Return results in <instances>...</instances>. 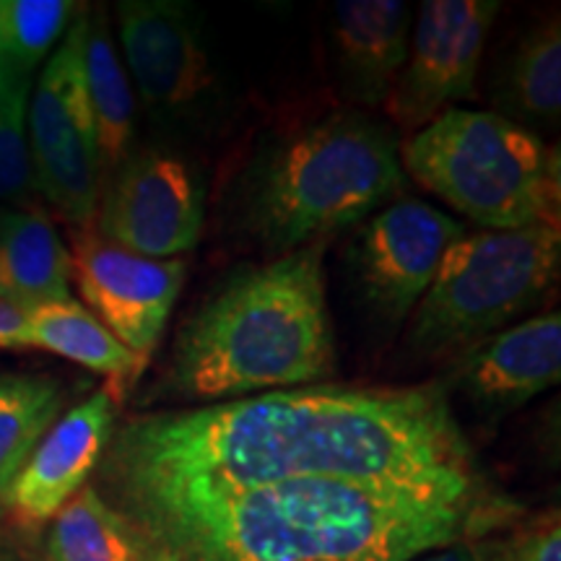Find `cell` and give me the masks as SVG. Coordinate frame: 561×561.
<instances>
[{
	"label": "cell",
	"mask_w": 561,
	"mask_h": 561,
	"mask_svg": "<svg viewBox=\"0 0 561 561\" xmlns=\"http://www.w3.org/2000/svg\"><path fill=\"white\" fill-rule=\"evenodd\" d=\"M100 476L112 500L234 494L294 479L479 476L447 388L273 390L115 426Z\"/></svg>",
	"instance_id": "obj_1"
},
{
	"label": "cell",
	"mask_w": 561,
	"mask_h": 561,
	"mask_svg": "<svg viewBox=\"0 0 561 561\" xmlns=\"http://www.w3.org/2000/svg\"><path fill=\"white\" fill-rule=\"evenodd\" d=\"M151 561H413L520 515L483 476L445 481L294 479L234 494L110 502Z\"/></svg>",
	"instance_id": "obj_2"
},
{
	"label": "cell",
	"mask_w": 561,
	"mask_h": 561,
	"mask_svg": "<svg viewBox=\"0 0 561 561\" xmlns=\"http://www.w3.org/2000/svg\"><path fill=\"white\" fill-rule=\"evenodd\" d=\"M325 244L284 252L214 294L174 341L170 388L187 401L312 388L333 375Z\"/></svg>",
	"instance_id": "obj_3"
},
{
	"label": "cell",
	"mask_w": 561,
	"mask_h": 561,
	"mask_svg": "<svg viewBox=\"0 0 561 561\" xmlns=\"http://www.w3.org/2000/svg\"><path fill=\"white\" fill-rule=\"evenodd\" d=\"M405 172L390 128L356 112L314 123L265 159L250 219L265 244L291 252L322 242L401 198Z\"/></svg>",
	"instance_id": "obj_4"
},
{
	"label": "cell",
	"mask_w": 561,
	"mask_h": 561,
	"mask_svg": "<svg viewBox=\"0 0 561 561\" xmlns=\"http://www.w3.org/2000/svg\"><path fill=\"white\" fill-rule=\"evenodd\" d=\"M401 164L419 185L489 231L559 224L557 149L496 112H442L405 140Z\"/></svg>",
	"instance_id": "obj_5"
},
{
	"label": "cell",
	"mask_w": 561,
	"mask_h": 561,
	"mask_svg": "<svg viewBox=\"0 0 561 561\" xmlns=\"http://www.w3.org/2000/svg\"><path fill=\"white\" fill-rule=\"evenodd\" d=\"M559 265V224L468 231L413 310L411 346L432 356L462 354L528 314L557 284Z\"/></svg>",
	"instance_id": "obj_6"
},
{
	"label": "cell",
	"mask_w": 561,
	"mask_h": 561,
	"mask_svg": "<svg viewBox=\"0 0 561 561\" xmlns=\"http://www.w3.org/2000/svg\"><path fill=\"white\" fill-rule=\"evenodd\" d=\"M87 13L42 66L26 107L34 191L76 229L91 227L102 195V159L83 83Z\"/></svg>",
	"instance_id": "obj_7"
},
{
	"label": "cell",
	"mask_w": 561,
	"mask_h": 561,
	"mask_svg": "<svg viewBox=\"0 0 561 561\" xmlns=\"http://www.w3.org/2000/svg\"><path fill=\"white\" fill-rule=\"evenodd\" d=\"M500 9L496 0H430L419 5L409 55L382 104L392 123L421 130L455 102L471 100Z\"/></svg>",
	"instance_id": "obj_8"
},
{
	"label": "cell",
	"mask_w": 561,
	"mask_h": 561,
	"mask_svg": "<svg viewBox=\"0 0 561 561\" xmlns=\"http://www.w3.org/2000/svg\"><path fill=\"white\" fill-rule=\"evenodd\" d=\"M96 206V231L138 255L172 261L203 231V193L191 167L167 151H140L112 172Z\"/></svg>",
	"instance_id": "obj_9"
},
{
	"label": "cell",
	"mask_w": 561,
	"mask_h": 561,
	"mask_svg": "<svg viewBox=\"0 0 561 561\" xmlns=\"http://www.w3.org/2000/svg\"><path fill=\"white\" fill-rule=\"evenodd\" d=\"M187 263L180 257L157 261L104 240L94 227L73 231L70 280L87 310L149 362L174 310Z\"/></svg>",
	"instance_id": "obj_10"
},
{
	"label": "cell",
	"mask_w": 561,
	"mask_h": 561,
	"mask_svg": "<svg viewBox=\"0 0 561 561\" xmlns=\"http://www.w3.org/2000/svg\"><path fill=\"white\" fill-rule=\"evenodd\" d=\"M468 229L416 198L377 210L351 244V265L367 305L385 322H401L430 291L447 250Z\"/></svg>",
	"instance_id": "obj_11"
},
{
	"label": "cell",
	"mask_w": 561,
	"mask_h": 561,
	"mask_svg": "<svg viewBox=\"0 0 561 561\" xmlns=\"http://www.w3.org/2000/svg\"><path fill=\"white\" fill-rule=\"evenodd\" d=\"M117 24L123 66L151 112L178 115L214 89L198 19L187 5L174 0H123L117 3Z\"/></svg>",
	"instance_id": "obj_12"
},
{
	"label": "cell",
	"mask_w": 561,
	"mask_h": 561,
	"mask_svg": "<svg viewBox=\"0 0 561 561\" xmlns=\"http://www.w3.org/2000/svg\"><path fill=\"white\" fill-rule=\"evenodd\" d=\"M121 398L123 392L107 385L55 419L5 489L3 504L13 523L39 528L87 486L115 432Z\"/></svg>",
	"instance_id": "obj_13"
},
{
	"label": "cell",
	"mask_w": 561,
	"mask_h": 561,
	"mask_svg": "<svg viewBox=\"0 0 561 561\" xmlns=\"http://www.w3.org/2000/svg\"><path fill=\"white\" fill-rule=\"evenodd\" d=\"M561 377V314L543 312L466 348L453 385L483 416L523 409Z\"/></svg>",
	"instance_id": "obj_14"
},
{
	"label": "cell",
	"mask_w": 561,
	"mask_h": 561,
	"mask_svg": "<svg viewBox=\"0 0 561 561\" xmlns=\"http://www.w3.org/2000/svg\"><path fill=\"white\" fill-rule=\"evenodd\" d=\"M413 13L401 0H339L333 5L335 79L362 107L388 102L411 42Z\"/></svg>",
	"instance_id": "obj_15"
},
{
	"label": "cell",
	"mask_w": 561,
	"mask_h": 561,
	"mask_svg": "<svg viewBox=\"0 0 561 561\" xmlns=\"http://www.w3.org/2000/svg\"><path fill=\"white\" fill-rule=\"evenodd\" d=\"M0 299L26 312L73 299L70 252L45 210H5L0 224Z\"/></svg>",
	"instance_id": "obj_16"
},
{
	"label": "cell",
	"mask_w": 561,
	"mask_h": 561,
	"mask_svg": "<svg viewBox=\"0 0 561 561\" xmlns=\"http://www.w3.org/2000/svg\"><path fill=\"white\" fill-rule=\"evenodd\" d=\"M26 348L50 351L62 359L81 364V367L107 377V385L121 392L146 367V359L133 354L81 301L73 299L37 307L30 312Z\"/></svg>",
	"instance_id": "obj_17"
},
{
	"label": "cell",
	"mask_w": 561,
	"mask_h": 561,
	"mask_svg": "<svg viewBox=\"0 0 561 561\" xmlns=\"http://www.w3.org/2000/svg\"><path fill=\"white\" fill-rule=\"evenodd\" d=\"M83 83L91 117H94L96 144H100L102 174L107 178L130 157L133 128H136V94L121 53L112 42L107 19L87 13L83 37Z\"/></svg>",
	"instance_id": "obj_18"
},
{
	"label": "cell",
	"mask_w": 561,
	"mask_h": 561,
	"mask_svg": "<svg viewBox=\"0 0 561 561\" xmlns=\"http://www.w3.org/2000/svg\"><path fill=\"white\" fill-rule=\"evenodd\" d=\"M73 16L70 0H0V100L30 102L39 68Z\"/></svg>",
	"instance_id": "obj_19"
},
{
	"label": "cell",
	"mask_w": 561,
	"mask_h": 561,
	"mask_svg": "<svg viewBox=\"0 0 561 561\" xmlns=\"http://www.w3.org/2000/svg\"><path fill=\"white\" fill-rule=\"evenodd\" d=\"M50 561H151L149 546L96 486H83L47 528Z\"/></svg>",
	"instance_id": "obj_20"
},
{
	"label": "cell",
	"mask_w": 561,
	"mask_h": 561,
	"mask_svg": "<svg viewBox=\"0 0 561 561\" xmlns=\"http://www.w3.org/2000/svg\"><path fill=\"white\" fill-rule=\"evenodd\" d=\"M496 102L507 121L549 128L561 115V32L559 21H543L517 42L502 70Z\"/></svg>",
	"instance_id": "obj_21"
},
{
	"label": "cell",
	"mask_w": 561,
	"mask_h": 561,
	"mask_svg": "<svg viewBox=\"0 0 561 561\" xmlns=\"http://www.w3.org/2000/svg\"><path fill=\"white\" fill-rule=\"evenodd\" d=\"M62 409V388L47 375L0 377V496Z\"/></svg>",
	"instance_id": "obj_22"
},
{
	"label": "cell",
	"mask_w": 561,
	"mask_h": 561,
	"mask_svg": "<svg viewBox=\"0 0 561 561\" xmlns=\"http://www.w3.org/2000/svg\"><path fill=\"white\" fill-rule=\"evenodd\" d=\"M26 107L30 102L0 100V203H26L34 193Z\"/></svg>",
	"instance_id": "obj_23"
},
{
	"label": "cell",
	"mask_w": 561,
	"mask_h": 561,
	"mask_svg": "<svg viewBox=\"0 0 561 561\" xmlns=\"http://www.w3.org/2000/svg\"><path fill=\"white\" fill-rule=\"evenodd\" d=\"M496 543H500L502 561H561L559 512L549 510L528 517Z\"/></svg>",
	"instance_id": "obj_24"
},
{
	"label": "cell",
	"mask_w": 561,
	"mask_h": 561,
	"mask_svg": "<svg viewBox=\"0 0 561 561\" xmlns=\"http://www.w3.org/2000/svg\"><path fill=\"white\" fill-rule=\"evenodd\" d=\"M413 561H502L500 543L483 538H462L458 543L442 546L434 549L430 557H421Z\"/></svg>",
	"instance_id": "obj_25"
},
{
	"label": "cell",
	"mask_w": 561,
	"mask_h": 561,
	"mask_svg": "<svg viewBox=\"0 0 561 561\" xmlns=\"http://www.w3.org/2000/svg\"><path fill=\"white\" fill-rule=\"evenodd\" d=\"M26 320L30 312L0 299V348H26Z\"/></svg>",
	"instance_id": "obj_26"
},
{
	"label": "cell",
	"mask_w": 561,
	"mask_h": 561,
	"mask_svg": "<svg viewBox=\"0 0 561 561\" xmlns=\"http://www.w3.org/2000/svg\"><path fill=\"white\" fill-rule=\"evenodd\" d=\"M5 515V504H3V496H0V517Z\"/></svg>",
	"instance_id": "obj_27"
},
{
	"label": "cell",
	"mask_w": 561,
	"mask_h": 561,
	"mask_svg": "<svg viewBox=\"0 0 561 561\" xmlns=\"http://www.w3.org/2000/svg\"><path fill=\"white\" fill-rule=\"evenodd\" d=\"M3 216H5V208H0V224H3Z\"/></svg>",
	"instance_id": "obj_28"
}]
</instances>
